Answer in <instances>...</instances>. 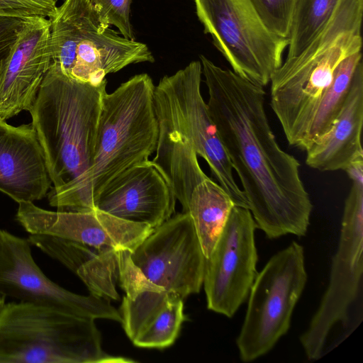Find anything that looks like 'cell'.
I'll return each mask as SVG.
<instances>
[{"mask_svg":"<svg viewBox=\"0 0 363 363\" xmlns=\"http://www.w3.org/2000/svg\"><path fill=\"white\" fill-rule=\"evenodd\" d=\"M207 106L256 227L269 239L303 236L313 205L301 164L283 150L264 108V87L200 55Z\"/></svg>","mask_w":363,"mask_h":363,"instance_id":"1","label":"cell"},{"mask_svg":"<svg viewBox=\"0 0 363 363\" xmlns=\"http://www.w3.org/2000/svg\"><path fill=\"white\" fill-rule=\"evenodd\" d=\"M106 85L73 79L53 62L41 83L29 112L53 184L51 206L91 164Z\"/></svg>","mask_w":363,"mask_h":363,"instance_id":"2","label":"cell"},{"mask_svg":"<svg viewBox=\"0 0 363 363\" xmlns=\"http://www.w3.org/2000/svg\"><path fill=\"white\" fill-rule=\"evenodd\" d=\"M155 86L144 73L132 77L111 94L105 93L91 164L55 203L57 211L94 209L98 195L111 181L149 160L158 138Z\"/></svg>","mask_w":363,"mask_h":363,"instance_id":"3","label":"cell"},{"mask_svg":"<svg viewBox=\"0 0 363 363\" xmlns=\"http://www.w3.org/2000/svg\"><path fill=\"white\" fill-rule=\"evenodd\" d=\"M95 320L12 301L0 309V363H130L106 353Z\"/></svg>","mask_w":363,"mask_h":363,"instance_id":"4","label":"cell"},{"mask_svg":"<svg viewBox=\"0 0 363 363\" xmlns=\"http://www.w3.org/2000/svg\"><path fill=\"white\" fill-rule=\"evenodd\" d=\"M50 21L52 62L80 82L99 84L129 65L155 62L147 45L112 29L89 0H65Z\"/></svg>","mask_w":363,"mask_h":363,"instance_id":"5","label":"cell"},{"mask_svg":"<svg viewBox=\"0 0 363 363\" xmlns=\"http://www.w3.org/2000/svg\"><path fill=\"white\" fill-rule=\"evenodd\" d=\"M202 67L193 61L155 86L153 101L161 140L188 143L208 163L218 184L235 206L249 208L236 183L230 159L201 91Z\"/></svg>","mask_w":363,"mask_h":363,"instance_id":"6","label":"cell"},{"mask_svg":"<svg viewBox=\"0 0 363 363\" xmlns=\"http://www.w3.org/2000/svg\"><path fill=\"white\" fill-rule=\"evenodd\" d=\"M306 281L304 250L296 242L276 253L257 273L236 340L242 361L264 355L287 333Z\"/></svg>","mask_w":363,"mask_h":363,"instance_id":"7","label":"cell"},{"mask_svg":"<svg viewBox=\"0 0 363 363\" xmlns=\"http://www.w3.org/2000/svg\"><path fill=\"white\" fill-rule=\"evenodd\" d=\"M345 171L352 186L345 202L341 233L333 257L329 284L319 307L300 338L309 360L319 359L331 330L345 323L358 296L363 272V163L355 162Z\"/></svg>","mask_w":363,"mask_h":363,"instance_id":"8","label":"cell"},{"mask_svg":"<svg viewBox=\"0 0 363 363\" xmlns=\"http://www.w3.org/2000/svg\"><path fill=\"white\" fill-rule=\"evenodd\" d=\"M196 13L233 71L262 86L282 64L289 38L271 33L250 0H194Z\"/></svg>","mask_w":363,"mask_h":363,"instance_id":"9","label":"cell"},{"mask_svg":"<svg viewBox=\"0 0 363 363\" xmlns=\"http://www.w3.org/2000/svg\"><path fill=\"white\" fill-rule=\"evenodd\" d=\"M361 27L343 34L320 57L282 62L270 79V106L288 143L303 150L318 105L330 85L335 71L347 57L361 51Z\"/></svg>","mask_w":363,"mask_h":363,"instance_id":"10","label":"cell"},{"mask_svg":"<svg viewBox=\"0 0 363 363\" xmlns=\"http://www.w3.org/2000/svg\"><path fill=\"white\" fill-rule=\"evenodd\" d=\"M0 296L79 317L122 322L108 298L77 294L50 279L33 258L28 240L4 230H0Z\"/></svg>","mask_w":363,"mask_h":363,"instance_id":"11","label":"cell"},{"mask_svg":"<svg viewBox=\"0 0 363 363\" xmlns=\"http://www.w3.org/2000/svg\"><path fill=\"white\" fill-rule=\"evenodd\" d=\"M130 256L151 282L167 292L184 299L201 290L206 258L187 212L153 228Z\"/></svg>","mask_w":363,"mask_h":363,"instance_id":"12","label":"cell"},{"mask_svg":"<svg viewBox=\"0 0 363 363\" xmlns=\"http://www.w3.org/2000/svg\"><path fill=\"white\" fill-rule=\"evenodd\" d=\"M256 225L249 208L234 206L210 255L203 286L209 310L231 318L257 275Z\"/></svg>","mask_w":363,"mask_h":363,"instance_id":"13","label":"cell"},{"mask_svg":"<svg viewBox=\"0 0 363 363\" xmlns=\"http://www.w3.org/2000/svg\"><path fill=\"white\" fill-rule=\"evenodd\" d=\"M16 220L29 234L74 240L98 251L132 252L153 230L94 208L87 211H48L32 202L18 203Z\"/></svg>","mask_w":363,"mask_h":363,"instance_id":"14","label":"cell"},{"mask_svg":"<svg viewBox=\"0 0 363 363\" xmlns=\"http://www.w3.org/2000/svg\"><path fill=\"white\" fill-rule=\"evenodd\" d=\"M52 63L50 21L25 18L0 72V118L30 111Z\"/></svg>","mask_w":363,"mask_h":363,"instance_id":"15","label":"cell"},{"mask_svg":"<svg viewBox=\"0 0 363 363\" xmlns=\"http://www.w3.org/2000/svg\"><path fill=\"white\" fill-rule=\"evenodd\" d=\"M176 200L162 172L148 160L111 181L98 195L94 207L117 218L155 228L174 215Z\"/></svg>","mask_w":363,"mask_h":363,"instance_id":"16","label":"cell"},{"mask_svg":"<svg viewBox=\"0 0 363 363\" xmlns=\"http://www.w3.org/2000/svg\"><path fill=\"white\" fill-rule=\"evenodd\" d=\"M50 184L32 123L15 127L0 118V191L18 203H33L45 196Z\"/></svg>","mask_w":363,"mask_h":363,"instance_id":"17","label":"cell"},{"mask_svg":"<svg viewBox=\"0 0 363 363\" xmlns=\"http://www.w3.org/2000/svg\"><path fill=\"white\" fill-rule=\"evenodd\" d=\"M363 63L354 73L344 106L329 130L306 150V164L321 172L345 170L363 157Z\"/></svg>","mask_w":363,"mask_h":363,"instance_id":"18","label":"cell"},{"mask_svg":"<svg viewBox=\"0 0 363 363\" xmlns=\"http://www.w3.org/2000/svg\"><path fill=\"white\" fill-rule=\"evenodd\" d=\"M119 312L127 336L143 348L171 346L185 319L183 298L166 291L135 300L125 298Z\"/></svg>","mask_w":363,"mask_h":363,"instance_id":"19","label":"cell"},{"mask_svg":"<svg viewBox=\"0 0 363 363\" xmlns=\"http://www.w3.org/2000/svg\"><path fill=\"white\" fill-rule=\"evenodd\" d=\"M230 196L206 177L194 186L182 207L193 221L206 259L211 255L233 206Z\"/></svg>","mask_w":363,"mask_h":363,"instance_id":"20","label":"cell"},{"mask_svg":"<svg viewBox=\"0 0 363 363\" xmlns=\"http://www.w3.org/2000/svg\"><path fill=\"white\" fill-rule=\"evenodd\" d=\"M362 60L358 51L340 62L333 81L323 95L305 137L303 150L325 134L340 113L348 95L352 79L359 62Z\"/></svg>","mask_w":363,"mask_h":363,"instance_id":"21","label":"cell"},{"mask_svg":"<svg viewBox=\"0 0 363 363\" xmlns=\"http://www.w3.org/2000/svg\"><path fill=\"white\" fill-rule=\"evenodd\" d=\"M339 0H296L285 62L298 57L324 29Z\"/></svg>","mask_w":363,"mask_h":363,"instance_id":"22","label":"cell"},{"mask_svg":"<svg viewBox=\"0 0 363 363\" xmlns=\"http://www.w3.org/2000/svg\"><path fill=\"white\" fill-rule=\"evenodd\" d=\"M116 250L98 251L75 272L91 294L119 299L115 280L118 277V255Z\"/></svg>","mask_w":363,"mask_h":363,"instance_id":"23","label":"cell"},{"mask_svg":"<svg viewBox=\"0 0 363 363\" xmlns=\"http://www.w3.org/2000/svg\"><path fill=\"white\" fill-rule=\"evenodd\" d=\"M250 1L271 33L282 38H289L296 0Z\"/></svg>","mask_w":363,"mask_h":363,"instance_id":"24","label":"cell"},{"mask_svg":"<svg viewBox=\"0 0 363 363\" xmlns=\"http://www.w3.org/2000/svg\"><path fill=\"white\" fill-rule=\"evenodd\" d=\"M118 255V278L121 287L125 292L128 299L135 298L138 294L145 291L160 292L165 291L151 282L141 269L133 262L130 251L121 250Z\"/></svg>","mask_w":363,"mask_h":363,"instance_id":"25","label":"cell"},{"mask_svg":"<svg viewBox=\"0 0 363 363\" xmlns=\"http://www.w3.org/2000/svg\"><path fill=\"white\" fill-rule=\"evenodd\" d=\"M107 24L118 29L124 38L135 40V34L130 21L132 0H89Z\"/></svg>","mask_w":363,"mask_h":363,"instance_id":"26","label":"cell"},{"mask_svg":"<svg viewBox=\"0 0 363 363\" xmlns=\"http://www.w3.org/2000/svg\"><path fill=\"white\" fill-rule=\"evenodd\" d=\"M57 0H0V16L25 18L43 16L51 18L55 13Z\"/></svg>","mask_w":363,"mask_h":363,"instance_id":"27","label":"cell"},{"mask_svg":"<svg viewBox=\"0 0 363 363\" xmlns=\"http://www.w3.org/2000/svg\"><path fill=\"white\" fill-rule=\"evenodd\" d=\"M24 18L0 16V72L17 38Z\"/></svg>","mask_w":363,"mask_h":363,"instance_id":"28","label":"cell"},{"mask_svg":"<svg viewBox=\"0 0 363 363\" xmlns=\"http://www.w3.org/2000/svg\"><path fill=\"white\" fill-rule=\"evenodd\" d=\"M5 298H6L4 296H0V309L4 306V304L6 303Z\"/></svg>","mask_w":363,"mask_h":363,"instance_id":"29","label":"cell"},{"mask_svg":"<svg viewBox=\"0 0 363 363\" xmlns=\"http://www.w3.org/2000/svg\"></svg>","mask_w":363,"mask_h":363,"instance_id":"30","label":"cell"}]
</instances>
